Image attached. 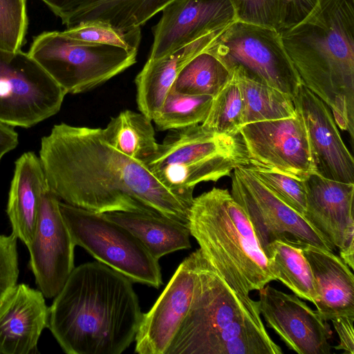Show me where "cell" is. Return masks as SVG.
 Segmentation results:
<instances>
[{
	"instance_id": "obj_1",
	"label": "cell",
	"mask_w": 354,
	"mask_h": 354,
	"mask_svg": "<svg viewBox=\"0 0 354 354\" xmlns=\"http://www.w3.org/2000/svg\"><path fill=\"white\" fill-rule=\"evenodd\" d=\"M39 153L48 187L62 202L97 213L162 216L189 227L193 193L165 187L144 162L113 147L102 129L55 124Z\"/></svg>"
},
{
	"instance_id": "obj_2",
	"label": "cell",
	"mask_w": 354,
	"mask_h": 354,
	"mask_svg": "<svg viewBox=\"0 0 354 354\" xmlns=\"http://www.w3.org/2000/svg\"><path fill=\"white\" fill-rule=\"evenodd\" d=\"M143 313L132 281L99 262L74 268L49 307L48 328L68 354H120Z\"/></svg>"
},
{
	"instance_id": "obj_3",
	"label": "cell",
	"mask_w": 354,
	"mask_h": 354,
	"mask_svg": "<svg viewBox=\"0 0 354 354\" xmlns=\"http://www.w3.org/2000/svg\"><path fill=\"white\" fill-rule=\"evenodd\" d=\"M302 84L354 138V0H319L301 22L279 32Z\"/></svg>"
},
{
	"instance_id": "obj_4",
	"label": "cell",
	"mask_w": 354,
	"mask_h": 354,
	"mask_svg": "<svg viewBox=\"0 0 354 354\" xmlns=\"http://www.w3.org/2000/svg\"><path fill=\"white\" fill-rule=\"evenodd\" d=\"M189 230L217 274L236 293L248 296L276 280L246 214L227 189L194 198Z\"/></svg>"
},
{
	"instance_id": "obj_5",
	"label": "cell",
	"mask_w": 354,
	"mask_h": 354,
	"mask_svg": "<svg viewBox=\"0 0 354 354\" xmlns=\"http://www.w3.org/2000/svg\"><path fill=\"white\" fill-rule=\"evenodd\" d=\"M172 131L145 164L173 191L193 193L197 184L216 182L236 167L250 165L239 133H214L201 124Z\"/></svg>"
},
{
	"instance_id": "obj_6",
	"label": "cell",
	"mask_w": 354,
	"mask_h": 354,
	"mask_svg": "<svg viewBox=\"0 0 354 354\" xmlns=\"http://www.w3.org/2000/svg\"><path fill=\"white\" fill-rule=\"evenodd\" d=\"M28 55L67 93L91 90L136 62L137 52L71 39L60 31L34 37Z\"/></svg>"
},
{
	"instance_id": "obj_7",
	"label": "cell",
	"mask_w": 354,
	"mask_h": 354,
	"mask_svg": "<svg viewBox=\"0 0 354 354\" xmlns=\"http://www.w3.org/2000/svg\"><path fill=\"white\" fill-rule=\"evenodd\" d=\"M59 210L75 245L131 281L156 288L162 283L158 260L127 230L97 213L59 201Z\"/></svg>"
},
{
	"instance_id": "obj_8",
	"label": "cell",
	"mask_w": 354,
	"mask_h": 354,
	"mask_svg": "<svg viewBox=\"0 0 354 354\" xmlns=\"http://www.w3.org/2000/svg\"><path fill=\"white\" fill-rule=\"evenodd\" d=\"M257 314L259 301L234 292L202 253L193 300L167 354H210L222 330Z\"/></svg>"
},
{
	"instance_id": "obj_9",
	"label": "cell",
	"mask_w": 354,
	"mask_h": 354,
	"mask_svg": "<svg viewBox=\"0 0 354 354\" xmlns=\"http://www.w3.org/2000/svg\"><path fill=\"white\" fill-rule=\"evenodd\" d=\"M205 50L229 71L238 69L292 99L301 84L280 34L274 28L237 20Z\"/></svg>"
},
{
	"instance_id": "obj_10",
	"label": "cell",
	"mask_w": 354,
	"mask_h": 354,
	"mask_svg": "<svg viewBox=\"0 0 354 354\" xmlns=\"http://www.w3.org/2000/svg\"><path fill=\"white\" fill-rule=\"evenodd\" d=\"M66 93L28 55L0 48V121L30 128L55 115Z\"/></svg>"
},
{
	"instance_id": "obj_11",
	"label": "cell",
	"mask_w": 354,
	"mask_h": 354,
	"mask_svg": "<svg viewBox=\"0 0 354 354\" xmlns=\"http://www.w3.org/2000/svg\"><path fill=\"white\" fill-rule=\"evenodd\" d=\"M231 195L249 218L264 254L268 245L276 240L334 252L332 243L274 195L247 166L233 169Z\"/></svg>"
},
{
	"instance_id": "obj_12",
	"label": "cell",
	"mask_w": 354,
	"mask_h": 354,
	"mask_svg": "<svg viewBox=\"0 0 354 354\" xmlns=\"http://www.w3.org/2000/svg\"><path fill=\"white\" fill-rule=\"evenodd\" d=\"M295 109V117L248 123L240 128L249 165L303 180L316 172L306 128Z\"/></svg>"
},
{
	"instance_id": "obj_13",
	"label": "cell",
	"mask_w": 354,
	"mask_h": 354,
	"mask_svg": "<svg viewBox=\"0 0 354 354\" xmlns=\"http://www.w3.org/2000/svg\"><path fill=\"white\" fill-rule=\"evenodd\" d=\"M59 199L44 189L31 243L30 268L38 289L46 298L55 297L74 269V244L61 214Z\"/></svg>"
},
{
	"instance_id": "obj_14",
	"label": "cell",
	"mask_w": 354,
	"mask_h": 354,
	"mask_svg": "<svg viewBox=\"0 0 354 354\" xmlns=\"http://www.w3.org/2000/svg\"><path fill=\"white\" fill-rule=\"evenodd\" d=\"M201 257L200 248L186 257L153 307L143 313L135 339L137 353L167 354L193 300Z\"/></svg>"
},
{
	"instance_id": "obj_15",
	"label": "cell",
	"mask_w": 354,
	"mask_h": 354,
	"mask_svg": "<svg viewBox=\"0 0 354 354\" xmlns=\"http://www.w3.org/2000/svg\"><path fill=\"white\" fill-rule=\"evenodd\" d=\"M237 21L230 0H175L153 28L148 59L163 57L201 38L219 37Z\"/></svg>"
},
{
	"instance_id": "obj_16",
	"label": "cell",
	"mask_w": 354,
	"mask_h": 354,
	"mask_svg": "<svg viewBox=\"0 0 354 354\" xmlns=\"http://www.w3.org/2000/svg\"><path fill=\"white\" fill-rule=\"evenodd\" d=\"M259 291L260 314L287 347L299 354H329L331 330L317 311L295 294L266 285Z\"/></svg>"
},
{
	"instance_id": "obj_17",
	"label": "cell",
	"mask_w": 354,
	"mask_h": 354,
	"mask_svg": "<svg viewBox=\"0 0 354 354\" xmlns=\"http://www.w3.org/2000/svg\"><path fill=\"white\" fill-rule=\"evenodd\" d=\"M293 102L306 128L316 172L328 179L354 183L353 156L328 106L302 84Z\"/></svg>"
},
{
	"instance_id": "obj_18",
	"label": "cell",
	"mask_w": 354,
	"mask_h": 354,
	"mask_svg": "<svg viewBox=\"0 0 354 354\" xmlns=\"http://www.w3.org/2000/svg\"><path fill=\"white\" fill-rule=\"evenodd\" d=\"M49 307L38 289L17 284L0 303V354L38 353Z\"/></svg>"
},
{
	"instance_id": "obj_19",
	"label": "cell",
	"mask_w": 354,
	"mask_h": 354,
	"mask_svg": "<svg viewBox=\"0 0 354 354\" xmlns=\"http://www.w3.org/2000/svg\"><path fill=\"white\" fill-rule=\"evenodd\" d=\"M306 207L303 216L326 240L339 248L354 232V183L326 178L317 172L305 180Z\"/></svg>"
},
{
	"instance_id": "obj_20",
	"label": "cell",
	"mask_w": 354,
	"mask_h": 354,
	"mask_svg": "<svg viewBox=\"0 0 354 354\" xmlns=\"http://www.w3.org/2000/svg\"><path fill=\"white\" fill-rule=\"evenodd\" d=\"M315 281L317 312L325 321L354 316V276L352 270L333 252L302 244Z\"/></svg>"
},
{
	"instance_id": "obj_21",
	"label": "cell",
	"mask_w": 354,
	"mask_h": 354,
	"mask_svg": "<svg viewBox=\"0 0 354 354\" xmlns=\"http://www.w3.org/2000/svg\"><path fill=\"white\" fill-rule=\"evenodd\" d=\"M47 183L39 158L32 151L15 162L6 212L12 234L28 247L33 239L41 196Z\"/></svg>"
},
{
	"instance_id": "obj_22",
	"label": "cell",
	"mask_w": 354,
	"mask_h": 354,
	"mask_svg": "<svg viewBox=\"0 0 354 354\" xmlns=\"http://www.w3.org/2000/svg\"><path fill=\"white\" fill-rule=\"evenodd\" d=\"M217 38L214 35L207 36L163 57L148 59L135 80L136 101L140 113L152 120L181 68L192 57L205 51Z\"/></svg>"
},
{
	"instance_id": "obj_23",
	"label": "cell",
	"mask_w": 354,
	"mask_h": 354,
	"mask_svg": "<svg viewBox=\"0 0 354 354\" xmlns=\"http://www.w3.org/2000/svg\"><path fill=\"white\" fill-rule=\"evenodd\" d=\"M103 214L130 232L158 260L167 254L192 247L189 227L167 217L131 212Z\"/></svg>"
},
{
	"instance_id": "obj_24",
	"label": "cell",
	"mask_w": 354,
	"mask_h": 354,
	"mask_svg": "<svg viewBox=\"0 0 354 354\" xmlns=\"http://www.w3.org/2000/svg\"><path fill=\"white\" fill-rule=\"evenodd\" d=\"M175 0H92L74 15L67 28L88 21H100L129 30L141 28L148 20Z\"/></svg>"
},
{
	"instance_id": "obj_25",
	"label": "cell",
	"mask_w": 354,
	"mask_h": 354,
	"mask_svg": "<svg viewBox=\"0 0 354 354\" xmlns=\"http://www.w3.org/2000/svg\"><path fill=\"white\" fill-rule=\"evenodd\" d=\"M302 244L276 240L268 245L265 255L276 280L300 299L315 304L316 284L310 266L304 255Z\"/></svg>"
},
{
	"instance_id": "obj_26",
	"label": "cell",
	"mask_w": 354,
	"mask_h": 354,
	"mask_svg": "<svg viewBox=\"0 0 354 354\" xmlns=\"http://www.w3.org/2000/svg\"><path fill=\"white\" fill-rule=\"evenodd\" d=\"M152 120L131 110L112 118L103 129L108 142L124 155L145 162L157 151Z\"/></svg>"
},
{
	"instance_id": "obj_27",
	"label": "cell",
	"mask_w": 354,
	"mask_h": 354,
	"mask_svg": "<svg viewBox=\"0 0 354 354\" xmlns=\"http://www.w3.org/2000/svg\"><path fill=\"white\" fill-rule=\"evenodd\" d=\"M232 71L237 75L243 97V125L297 115L293 99L290 95L250 77L238 69Z\"/></svg>"
},
{
	"instance_id": "obj_28",
	"label": "cell",
	"mask_w": 354,
	"mask_h": 354,
	"mask_svg": "<svg viewBox=\"0 0 354 354\" xmlns=\"http://www.w3.org/2000/svg\"><path fill=\"white\" fill-rule=\"evenodd\" d=\"M230 77V72L214 55L205 50L179 71L171 89L190 95L214 96Z\"/></svg>"
},
{
	"instance_id": "obj_29",
	"label": "cell",
	"mask_w": 354,
	"mask_h": 354,
	"mask_svg": "<svg viewBox=\"0 0 354 354\" xmlns=\"http://www.w3.org/2000/svg\"><path fill=\"white\" fill-rule=\"evenodd\" d=\"M243 101L235 71L212 97L208 114L201 124L208 132L235 136L243 126Z\"/></svg>"
},
{
	"instance_id": "obj_30",
	"label": "cell",
	"mask_w": 354,
	"mask_h": 354,
	"mask_svg": "<svg viewBox=\"0 0 354 354\" xmlns=\"http://www.w3.org/2000/svg\"><path fill=\"white\" fill-rule=\"evenodd\" d=\"M210 95H190L169 90L152 121L159 130H176L201 124L212 100Z\"/></svg>"
},
{
	"instance_id": "obj_31",
	"label": "cell",
	"mask_w": 354,
	"mask_h": 354,
	"mask_svg": "<svg viewBox=\"0 0 354 354\" xmlns=\"http://www.w3.org/2000/svg\"><path fill=\"white\" fill-rule=\"evenodd\" d=\"M76 40L115 46L138 52L141 41V28L122 30L100 21H88L62 31Z\"/></svg>"
},
{
	"instance_id": "obj_32",
	"label": "cell",
	"mask_w": 354,
	"mask_h": 354,
	"mask_svg": "<svg viewBox=\"0 0 354 354\" xmlns=\"http://www.w3.org/2000/svg\"><path fill=\"white\" fill-rule=\"evenodd\" d=\"M28 0H0V48L16 52L26 42Z\"/></svg>"
},
{
	"instance_id": "obj_33",
	"label": "cell",
	"mask_w": 354,
	"mask_h": 354,
	"mask_svg": "<svg viewBox=\"0 0 354 354\" xmlns=\"http://www.w3.org/2000/svg\"><path fill=\"white\" fill-rule=\"evenodd\" d=\"M247 167L280 200L304 215L306 207L304 180L272 169Z\"/></svg>"
},
{
	"instance_id": "obj_34",
	"label": "cell",
	"mask_w": 354,
	"mask_h": 354,
	"mask_svg": "<svg viewBox=\"0 0 354 354\" xmlns=\"http://www.w3.org/2000/svg\"><path fill=\"white\" fill-rule=\"evenodd\" d=\"M238 21L274 28L278 31L277 0H230Z\"/></svg>"
},
{
	"instance_id": "obj_35",
	"label": "cell",
	"mask_w": 354,
	"mask_h": 354,
	"mask_svg": "<svg viewBox=\"0 0 354 354\" xmlns=\"http://www.w3.org/2000/svg\"><path fill=\"white\" fill-rule=\"evenodd\" d=\"M17 238L0 234V303L17 285L19 276Z\"/></svg>"
},
{
	"instance_id": "obj_36",
	"label": "cell",
	"mask_w": 354,
	"mask_h": 354,
	"mask_svg": "<svg viewBox=\"0 0 354 354\" xmlns=\"http://www.w3.org/2000/svg\"><path fill=\"white\" fill-rule=\"evenodd\" d=\"M319 0H277L278 32L292 28L305 19Z\"/></svg>"
},
{
	"instance_id": "obj_37",
	"label": "cell",
	"mask_w": 354,
	"mask_h": 354,
	"mask_svg": "<svg viewBox=\"0 0 354 354\" xmlns=\"http://www.w3.org/2000/svg\"><path fill=\"white\" fill-rule=\"evenodd\" d=\"M331 322L339 339V343L335 348L342 350L344 353L354 354V316H340Z\"/></svg>"
},
{
	"instance_id": "obj_38",
	"label": "cell",
	"mask_w": 354,
	"mask_h": 354,
	"mask_svg": "<svg viewBox=\"0 0 354 354\" xmlns=\"http://www.w3.org/2000/svg\"><path fill=\"white\" fill-rule=\"evenodd\" d=\"M59 17L64 25L77 12L88 6L92 0H41Z\"/></svg>"
},
{
	"instance_id": "obj_39",
	"label": "cell",
	"mask_w": 354,
	"mask_h": 354,
	"mask_svg": "<svg viewBox=\"0 0 354 354\" xmlns=\"http://www.w3.org/2000/svg\"><path fill=\"white\" fill-rule=\"evenodd\" d=\"M19 144V136L14 127L0 121V161L10 151L15 149Z\"/></svg>"
}]
</instances>
